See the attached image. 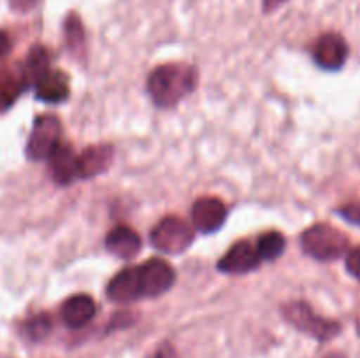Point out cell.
<instances>
[{
    "label": "cell",
    "mask_w": 360,
    "mask_h": 358,
    "mask_svg": "<svg viewBox=\"0 0 360 358\" xmlns=\"http://www.w3.org/2000/svg\"><path fill=\"white\" fill-rule=\"evenodd\" d=\"M195 67L186 63H167L160 65L148 77V91L160 107H172L192 93L197 86Z\"/></svg>",
    "instance_id": "6da1fadb"
},
{
    "label": "cell",
    "mask_w": 360,
    "mask_h": 358,
    "mask_svg": "<svg viewBox=\"0 0 360 358\" xmlns=\"http://www.w3.org/2000/svg\"><path fill=\"white\" fill-rule=\"evenodd\" d=\"M301 244L309 256L322 262L336 260L343 256L348 249V237L338 228L327 223L309 227L301 235Z\"/></svg>",
    "instance_id": "7a4b0ae2"
},
{
    "label": "cell",
    "mask_w": 360,
    "mask_h": 358,
    "mask_svg": "<svg viewBox=\"0 0 360 358\" xmlns=\"http://www.w3.org/2000/svg\"><path fill=\"white\" fill-rule=\"evenodd\" d=\"M150 241L158 251L179 255L193 242V228L178 216H165L158 221L150 234Z\"/></svg>",
    "instance_id": "3957f363"
},
{
    "label": "cell",
    "mask_w": 360,
    "mask_h": 358,
    "mask_svg": "<svg viewBox=\"0 0 360 358\" xmlns=\"http://www.w3.org/2000/svg\"><path fill=\"white\" fill-rule=\"evenodd\" d=\"M283 314L295 329L319 340H329L340 333V323L322 318L304 302L287 304L283 307Z\"/></svg>",
    "instance_id": "277c9868"
},
{
    "label": "cell",
    "mask_w": 360,
    "mask_h": 358,
    "mask_svg": "<svg viewBox=\"0 0 360 358\" xmlns=\"http://www.w3.org/2000/svg\"><path fill=\"white\" fill-rule=\"evenodd\" d=\"M134 274H136L139 298L158 297L165 293L176 281L174 269L160 258L146 260L141 265L134 267Z\"/></svg>",
    "instance_id": "5b68a950"
},
{
    "label": "cell",
    "mask_w": 360,
    "mask_h": 358,
    "mask_svg": "<svg viewBox=\"0 0 360 358\" xmlns=\"http://www.w3.org/2000/svg\"><path fill=\"white\" fill-rule=\"evenodd\" d=\"M62 126L56 116L42 114L35 119L30 139L27 142V157L30 160H44L60 144Z\"/></svg>",
    "instance_id": "8992f818"
},
{
    "label": "cell",
    "mask_w": 360,
    "mask_h": 358,
    "mask_svg": "<svg viewBox=\"0 0 360 358\" xmlns=\"http://www.w3.org/2000/svg\"><path fill=\"white\" fill-rule=\"evenodd\" d=\"M227 218V207L217 197H202L192 206V225L202 234H213Z\"/></svg>",
    "instance_id": "52a82bcc"
},
{
    "label": "cell",
    "mask_w": 360,
    "mask_h": 358,
    "mask_svg": "<svg viewBox=\"0 0 360 358\" xmlns=\"http://www.w3.org/2000/svg\"><path fill=\"white\" fill-rule=\"evenodd\" d=\"M260 262L262 260L257 253L255 244L248 239H243L225 253L224 258L218 262V270L227 274H246L250 270H255Z\"/></svg>",
    "instance_id": "ba28073f"
},
{
    "label": "cell",
    "mask_w": 360,
    "mask_h": 358,
    "mask_svg": "<svg viewBox=\"0 0 360 358\" xmlns=\"http://www.w3.org/2000/svg\"><path fill=\"white\" fill-rule=\"evenodd\" d=\"M348 46L340 34H323L313 48V58L322 69L338 70L345 65Z\"/></svg>",
    "instance_id": "9c48e42d"
},
{
    "label": "cell",
    "mask_w": 360,
    "mask_h": 358,
    "mask_svg": "<svg viewBox=\"0 0 360 358\" xmlns=\"http://www.w3.org/2000/svg\"><path fill=\"white\" fill-rule=\"evenodd\" d=\"M49 172L53 179L60 185H69L74 179L79 178V168H77V154L74 153L70 144L60 142L51 154L48 157Z\"/></svg>",
    "instance_id": "30bf717a"
},
{
    "label": "cell",
    "mask_w": 360,
    "mask_h": 358,
    "mask_svg": "<svg viewBox=\"0 0 360 358\" xmlns=\"http://www.w3.org/2000/svg\"><path fill=\"white\" fill-rule=\"evenodd\" d=\"M95 312H97V305H95L94 298L83 293L69 297L60 309L63 323L70 329H81V326L88 325L94 319Z\"/></svg>",
    "instance_id": "8fae6325"
},
{
    "label": "cell",
    "mask_w": 360,
    "mask_h": 358,
    "mask_svg": "<svg viewBox=\"0 0 360 358\" xmlns=\"http://www.w3.org/2000/svg\"><path fill=\"white\" fill-rule=\"evenodd\" d=\"M141 246H143V241H141L139 234L130 227H125V225L112 228L105 237L108 251L123 260L134 258L141 251Z\"/></svg>",
    "instance_id": "7c38bea8"
},
{
    "label": "cell",
    "mask_w": 360,
    "mask_h": 358,
    "mask_svg": "<svg viewBox=\"0 0 360 358\" xmlns=\"http://www.w3.org/2000/svg\"><path fill=\"white\" fill-rule=\"evenodd\" d=\"M112 161V147L108 144L90 146L77 157V168L79 178L88 179L102 174Z\"/></svg>",
    "instance_id": "4fadbf2b"
},
{
    "label": "cell",
    "mask_w": 360,
    "mask_h": 358,
    "mask_svg": "<svg viewBox=\"0 0 360 358\" xmlns=\"http://www.w3.org/2000/svg\"><path fill=\"white\" fill-rule=\"evenodd\" d=\"M37 98L48 104H56L69 97V77L60 70L49 69L41 79L35 83Z\"/></svg>",
    "instance_id": "5bb4252c"
},
{
    "label": "cell",
    "mask_w": 360,
    "mask_h": 358,
    "mask_svg": "<svg viewBox=\"0 0 360 358\" xmlns=\"http://www.w3.org/2000/svg\"><path fill=\"white\" fill-rule=\"evenodd\" d=\"M108 297L111 298V300L120 302V304L139 300V291H137L134 267L120 270V272L112 277L111 283L108 284Z\"/></svg>",
    "instance_id": "9a60e30c"
},
{
    "label": "cell",
    "mask_w": 360,
    "mask_h": 358,
    "mask_svg": "<svg viewBox=\"0 0 360 358\" xmlns=\"http://www.w3.org/2000/svg\"><path fill=\"white\" fill-rule=\"evenodd\" d=\"M49 70V55L48 49L41 44H35L30 49L27 58V67H25V79L30 83H37L42 76Z\"/></svg>",
    "instance_id": "2e32d148"
},
{
    "label": "cell",
    "mask_w": 360,
    "mask_h": 358,
    "mask_svg": "<svg viewBox=\"0 0 360 358\" xmlns=\"http://www.w3.org/2000/svg\"><path fill=\"white\" fill-rule=\"evenodd\" d=\"M285 244L287 242H285V237L280 232H267V234L260 235L255 248L260 260H264V262H273L278 256L283 255Z\"/></svg>",
    "instance_id": "e0dca14e"
},
{
    "label": "cell",
    "mask_w": 360,
    "mask_h": 358,
    "mask_svg": "<svg viewBox=\"0 0 360 358\" xmlns=\"http://www.w3.org/2000/svg\"><path fill=\"white\" fill-rule=\"evenodd\" d=\"M63 32H65V42L74 53H81L84 49V28L83 21L79 20L76 13H70L63 23Z\"/></svg>",
    "instance_id": "ac0fdd59"
},
{
    "label": "cell",
    "mask_w": 360,
    "mask_h": 358,
    "mask_svg": "<svg viewBox=\"0 0 360 358\" xmlns=\"http://www.w3.org/2000/svg\"><path fill=\"white\" fill-rule=\"evenodd\" d=\"M49 330H51V319L48 314H39L27 323V333L35 340L48 336Z\"/></svg>",
    "instance_id": "d6986e66"
},
{
    "label": "cell",
    "mask_w": 360,
    "mask_h": 358,
    "mask_svg": "<svg viewBox=\"0 0 360 358\" xmlns=\"http://www.w3.org/2000/svg\"><path fill=\"white\" fill-rule=\"evenodd\" d=\"M347 270L354 277L360 279V246L355 249H352L347 256Z\"/></svg>",
    "instance_id": "ffe728a7"
},
{
    "label": "cell",
    "mask_w": 360,
    "mask_h": 358,
    "mask_svg": "<svg viewBox=\"0 0 360 358\" xmlns=\"http://www.w3.org/2000/svg\"><path fill=\"white\" fill-rule=\"evenodd\" d=\"M340 214L348 220L350 223L360 225V202L357 204H348V206H343L340 209Z\"/></svg>",
    "instance_id": "44dd1931"
},
{
    "label": "cell",
    "mask_w": 360,
    "mask_h": 358,
    "mask_svg": "<svg viewBox=\"0 0 360 358\" xmlns=\"http://www.w3.org/2000/svg\"><path fill=\"white\" fill-rule=\"evenodd\" d=\"M150 358H179V357L171 344H162V346L158 347V350L155 351Z\"/></svg>",
    "instance_id": "7402d4cb"
},
{
    "label": "cell",
    "mask_w": 360,
    "mask_h": 358,
    "mask_svg": "<svg viewBox=\"0 0 360 358\" xmlns=\"http://www.w3.org/2000/svg\"><path fill=\"white\" fill-rule=\"evenodd\" d=\"M35 2L37 0H11V6H13V9L25 13V11H30L35 6Z\"/></svg>",
    "instance_id": "603a6c76"
},
{
    "label": "cell",
    "mask_w": 360,
    "mask_h": 358,
    "mask_svg": "<svg viewBox=\"0 0 360 358\" xmlns=\"http://www.w3.org/2000/svg\"><path fill=\"white\" fill-rule=\"evenodd\" d=\"M9 48H11V39H9V35H7L6 32L0 30V58L7 55V51H9Z\"/></svg>",
    "instance_id": "cb8c5ba5"
},
{
    "label": "cell",
    "mask_w": 360,
    "mask_h": 358,
    "mask_svg": "<svg viewBox=\"0 0 360 358\" xmlns=\"http://www.w3.org/2000/svg\"><path fill=\"white\" fill-rule=\"evenodd\" d=\"M285 2H287V0H264L262 7L266 13H271V11H274V9H278L280 6H283Z\"/></svg>",
    "instance_id": "d4e9b609"
}]
</instances>
